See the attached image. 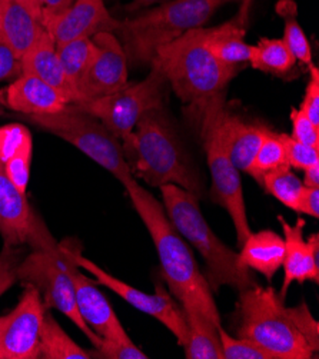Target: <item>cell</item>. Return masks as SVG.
<instances>
[{"instance_id":"obj_40","label":"cell","mask_w":319,"mask_h":359,"mask_svg":"<svg viewBox=\"0 0 319 359\" xmlns=\"http://www.w3.org/2000/svg\"><path fill=\"white\" fill-rule=\"evenodd\" d=\"M295 212L309 215L312 218H319V188L304 187Z\"/></svg>"},{"instance_id":"obj_24","label":"cell","mask_w":319,"mask_h":359,"mask_svg":"<svg viewBox=\"0 0 319 359\" xmlns=\"http://www.w3.org/2000/svg\"><path fill=\"white\" fill-rule=\"evenodd\" d=\"M243 23L235 18L218 27L206 29V46L219 62L226 66H239L250 62L252 45L243 41Z\"/></svg>"},{"instance_id":"obj_36","label":"cell","mask_w":319,"mask_h":359,"mask_svg":"<svg viewBox=\"0 0 319 359\" xmlns=\"http://www.w3.org/2000/svg\"><path fill=\"white\" fill-rule=\"evenodd\" d=\"M23 250L19 246L4 243L0 250V297L18 280V266L22 262Z\"/></svg>"},{"instance_id":"obj_47","label":"cell","mask_w":319,"mask_h":359,"mask_svg":"<svg viewBox=\"0 0 319 359\" xmlns=\"http://www.w3.org/2000/svg\"><path fill=\"white\" fill-rule=\"evenodd\" d=\"M4 114H5V111H4V106H2V103H0V116H4Z\"/></svg>"},{"instance_id":"obj_19","label":"cell","mask_w":319,"mask_h":359,"mask_svg":"<svg viewBox=\"0 0 319 359\" xmlns=\"http://www.w3.org/2000/svg\"><path fill=\"white\" fill-rule=\"evenodd\" d=\"M0 103L26 116L56 114L70 104L55 88L27 74H22L0 92Z\"/></svg>"},{"instance_id":"obj_26","label":"cell","mask_w":319,"mask_h":359,"mask_svg":"<svg viewBox=\"0 0 319 359\" xmlns=\"http://www.w3.org/2000/svg\"><path fill=\"white\" fill-rule=\"evenodd\" d=\"M297 59L291 53L290 48L282 39H259L258 45L252 46V55L250 63L257 70L265 74L283 75L290 72Z\"/></svg>"},{"instance_id":"obj_14","label":"cell","mask_w":319,"mask_h":359,"mask_svg":"<svg viewBox=\"0 0 319 359\" xmlns=\"http://www.w3.org/2000/svg\"><path fill=\"white\" fill-rule=\"evenodd\" d=\"M92 39L97 50L76 86V103L112 95L128 85V59L121 41L112 32H99Z\"/></svg>"},{"instance_id":"obj_45","label":"cell","mask_w":319,"mask_h":359,"mask_svg":"<svg viewBox=\"0 0 319 359\" xmlns=\"http://www.w3.org/2000/svg\"><path fill=\"white\" fill-rule=\"evenodd\" d=\"M22 5H25L30 12L36 15L42 20V6H41V0H18Z\"/></svg>"},{"instance_id":"obj_44","label":"cell","mask_w":319,"mask_h":359,"mask_svg":"<svg viewBox=\"0 0 319 359\" xmlns=\"http://www.w3.org/2000/svg\"><path fill=\"white\" fill-rule=\"evenodd\" d=\"M165 2H169V0H132V4L126 8V11L129 13H135V12H139L140 9H145L154 5H161Z\"/></svg>"},{"instance_id":"obj_7","label":"cell","mask_w":319,"mask_h":359,"mask_svg":"<svg viewBox=\"0 0 319 359\" xmlns=\"http://www.w3.org/2000/svg\"><path fill=\"white\" fill-rule=\"evenodd\" d=\"M228 112L225 93L212 99L199 116L201 136L212 179L210 199L226 209L236 231L238 245L242 246L251 235V226L247 222L240 172L228 154Z\"/></svg>"},{"instance_id":"obj_41","label":"cell","mask_w":319,"mask_h":359,"mask_svg":"<svg viewBox=\"0 0 319 359\" xmlns=\"http://www.w3.org/2000/svg\"><path fill=\"white\" fill-rule=\"evenodd\" d=\"M20 72V59L0 42V82L13 78Z\"/></svg>"},{"instance_id":"obj_31","label":"cell","mask_w":319,"mask_h":359,"mask_svg":"<svg viewBox=\"0 0 319 359\" xmlns=\"http://www.w3.org/2000/svg\"><path fill=\"white\" fill-rule=\"evenodd\" d=\"M224 359H273V356L245 338L231 337L221 325L218 327Z\"/></svg>"},{"instance_id":"obj_30","label":"cell","mask_w":319,"mask_h":359,"mask_svg":"<svg viewBox=\"0 0 319 359\" xmlns=\"http://www.w3.org/2000/svg\"><path fill=\"white\" fill-rule=\"evenodd\" d=\"M283 166H290V165L287 161L285 149H283V145H282L280 136L279 133L268 129L262 140V145L247 175L252 176L258 184H261V179L265 173Z\"/></svg>"},{"instance_id":"obj_23","label":"cell","mask_w":319,"mask_h":359,"mask_svg":"<svg viewBox=\"0 0 319 359\" xmlns=\"http://www.w3.org/2000/svg\"><path fill=\"white\" fill-rule=\"evenodd\" d=\"M228 154L231 162L239 172L247 173L268 132L266 126L246 123L236 115L228 112Z\"/></svg>"},{"instance_id":"obj_13","label":"cell","mask_w":319,"mask_h":359,"mask_svg":"<svg viewBox=\"0 0 319 359\" xmlns=\"http://www.w3.org/2000/svg\"><path fill=\"white\" fill-rule=\"evenodd\" d=\"M0 235L12 246L29 245L33 249H53L52 236L39 215L32 209L26 195L18 191L0 162Z\"/></svg>"},{"instance_id":"obj_12","label":"cell","mask_w":319,"mask_h":359,"mask_svg":"<svg viewBox=\"0 0 319 359\" xmlns=\"http://www.w3.org/2000/svg\"><path fill=\"white\" fill-rule=\"evenodd\" d=\"M46 306L39 291L25 283L18 305L0 316V359H38Z\"/></svg>"},{"instance_id":"obj_34","label":"cell","mask_w":319,"mask_h":359,"mask_svg":"<svg viewBox=\"0 0 319 359\" xmlns=\"http://www.w3.org/2000/svg\"><path fill=\"white\" fill-rule=\"evenodd\" d=\"M288 316L294 322L295 328L301 332V335L306 339L311 349L316 353L319 349V324L312 316L308 305L305 302L297 306H287Z\"/></svg>"},{"instance_id":"obj_46","label":"cell","mask_w":319,"mask_h":359,"mask_svg":"<svg viewBox=\"0 0 319 359\" xmlns=\"http://www.w3.org/2000/svg\"><path fill=\"white\" fill-rule=\"evenodd\" d=\"M251 2L252 0H242V8H240V12H239V16L238 19L245 25L246 23V18H247V13H250V8H251Z\"/></svg>"},{"instance_id":"obj_18","label":"cell","mask_w":319,"mask_h":359,"mask_svg":"<svg viewBox=\"0 0 319 359\" xmlns=\"http://www.w3.org/2000/svg\"><path fill=\"white\" fill-rule=\"evenodd\" d=\"M188 325L186 359H224L218 327L221 318L210 313L196 294H186L181 299Z\"/></svg>"},{"instance_id":"obj_11","label":"cell","mask_w":319,"mask_h":359,"mask_svg":"<svg viewBox=\"0 0 319 359\" xmlns=\"http://www.w3.org/2000/svg\"><path fill=\"white\" fill-rule=\"evenodd\" d=\"M70 257H72L74 262L88 271L100 285L109 288L115 294H118L122 299H125L129 305L136 308L137 311L151 315L152 318L158 319L161 324H163L178 341L181 346H185L188 342V325L186 319L184 315L182 308L176 302L165 288L161 285L156 286L155 294H147L142 292L132 285L118 279L116 276L111 275L102 269L99 265L92 262L90 259L82 257L79 246H74V242H70Z\"/></svg>"},{"instance_id":"obj_37","label":"cell","mask_w":319,"mask_h":359,"mask_svg":"<svg viewBox=\"0 0 319 359\" xmlns=\"http://www.w3.org/2000/svg\"><path fill=\"white\" fill-rule=\"evenodd\" d=\"M32 149L33 145L26 147L22 149L18 155H15L12 159H9L4 168L8 175V177L12 181V184L18 188L19 192L26 195L29 177H30V162H32Z\"/></svg>"},{"instance_id":"obj_32","label":"cell","mask_w":319,"mask_h":359,"mask_svg":"<svg viewBox=\"0 0 319 359\" xmlns=\"http://www.w3.org/2000/svg\"><path fill=\"white\" fill-rule=\"evenodd\" d=\"M33 145L29 129L20 123H11L0 128V162L5 165L26 147Z\"/></svg>"},{"instance_id":"obj_25","label":"cell","mask_w":319,"mask_h":359,"mask_svg":"<svg viewBox=\"0 0 319 359\" xmlns=\"http://www.w3.org/2000/svg\"><path fill=\"white\" fill-rule=\"evenodd\" d=\"M39 358L45 359H90V352L70 338L50 312L45 313L41 328Z\"/></svg>"},{"instance_id":"obj_6","label":"cell","mask_w":319,"mask_h":359,"mask_svg":"<svg viewBox=\"0 0 319 359\" xmlns=\"http://www.w3.org/2000/svg\"><path fill=\"white\" fill-rule=\"evenodd\" d=\"M239 338L250 339L273 359H311L315 352L288 316L283 298L271 286H250L239 294Z\"/></svg>"},{"instance_id":"obj_22","label":"cell","mask_w":319,"mask_h":359,"mask_svg":"<svg viewBox=\"0 0 319 359\" xmlns=\"http://www.w3.org/2000/svg\"><path fill=\"white\" fill-rule=\"evenodd\" d=\"M240 248V264L247 269L262 273L268 280L282 268L285 258V239L271 229L251 232Z\"/></svg>"},{"instance_id":"obj_28","label":"cell","mask_w":319,"mask_h":359,"mask_svg":"<svg viewBox=\"0 0 319 359\" xmlns=\"http://www.w3.org/2000/svg\"><path fill=\"white\" fill-rule=\"evenodd\" d=\"M276 13L283 19L282 41L287 43L297 60L304 65H312V49L304 29L298 22V8L294 0H279L276 4Z\"/></svg>"},{"instance_id":"obj_1","label":"cell","mask_w":319,"mask_h":359,"mask_svg":"<svg viewBox=\"0 0 319 359\" xmlns=\"http://www.w3.org/2000/svg\"><path fill=\"white\" fill-rule=\"evenodd\" d=\"M151 65L196 116H201L212 99L224 93L239 72V66H226L210 53L206 27L192 29L159 48Z\"/></svg>"},{"instance_id":"obj_27","label":"cell","mask_w":319,"mask_h":359,"mask_svg":"<svg viewBox=\"0 0 319 359\" xmlns=\"http://www.w3.org/2000/svg\"><path fill=\"white\" fill-rule=\"evenodd\" d=\"M59 60L65 70V75L76 90L79 81L82 79L88 66L96 55V45L92 38L75 39L56 46ZM78 93V90H76Z\"/></svg>"},{"instance_id":"obj_29","label":"cell","mask_w":319,"mask_h":359,"mask_svg":"<svg viewBox=\"0 0 319 359\" xmlns=\"http://www.w3.org/2000/svg\"><path fill=\"white\" fill-rule=\"evenodd\" d=\"M259 185L264 187L269 195L292 210H295L301 192L305 187L301 179L291 170V166H283L265 173Z\"/></svg>"},{"instance_id":"obj_17","label":"cell","mask_w":319,"mask_h":359,"mask_svg":"<svg viewBox=\"0 0 319 359\" xmlns=\"http://www.w3.org/2000/svg\"><path fill=\"white\" fill-rule=\"evenodd\" d=\"M285 235V258H283V282L280 298H285L292 282L304 283L305 280L319 282V235L312 233L308 241L304 239L305 221L298 219L295 226H291L282 215L278 217Z\"/></svg>"},{"instance_id":"obj_20","label":"cell","mask_w":319,"mask_h":359,"mask_svg":"<svg viewBox=\"0 0 319 359\" xmlns=\"http://www.w3.org/2000/svg\"><path fill=\"white\" fill-rule=\"evenodd\" d=\"M46 32L42 20L18 0H0V42L22 59Z\"/></svg>"},{"instance_id":"obj_3","label":"cell","mask_w":319,"mask_h":359,"mask_svg":"<svg viewBox=\"0 0 319 359\" xmlns=\"http://www.w3.org/2000/svg\"><path fill=\"white\" fill-rule=\"evenodd\" d=\"M122 185L155 243L162 276L173 297L181 301L186 294H196L210 313L221 318L196 259L179 232L170 224L165 208L154 195L136 182L135 176Z\"/></svg>"},{"instance_id":"obj_8","label":"cell","mask_w":319,"mask_h":359,"mask_svg":"<svg viewBox=\"0 0 319 359\" xmlns=\"http://www.w3.org/2000/svg\"><path fill=\"white\" fill-rule=\"evenodd\" d=\"M27 121L72 143L82 154L112 173L121 184L133 177L123 148L104 125L76 104L50 115H29Z\"/></svg>"},{"instance_id":"obj_42","label":"cell","mask_w":319,"mask_h":359,"mask_svg":"<svg viewBox=\"0 0 319 359\" xmlns=\"http://www.w3.org/2000/svg\"><path fill=\"white\" fill-rule=\"evenodd\" d=\"M75 0H41L42 6V23L45 25L50 19L62 15L70 6L74 5Z\"/></svg>"},{"instance_id":"obj_21","label":"cell","mask_w":319,"mask_h":359,"mask_svg":"<svg viewBox=\"0 0 319 359\" xmlns=\"http://www.w3.org/2000/svg\"><path fill=\"white\" fill-rule=\"evenodd\" d=\"M20 74L33 75L46 82L60 92L69 103L78 102V93L65 75L56 45L48 32H45L41 39L20 59Z\"/></svg>"},{"instance_id":"obj_4","label":"cell","mask_w":319,"mask_h":359,"mask_svg":"<svg viewBox=\"0 0 319 359\" xmlns=\"http://www.w3.org/2000/svg\"><path fill=\"white\" fill-rule=\"evenodd\" d=\"M163 208L173 228L192 243L206 265V282L212 292L222 286L243 291L255 285L251 269L239 261V254L226 246L208 225L199 208V198L175 185L161 187Z\"/></svg>"},{"instance_id":"obj_35","label":"cell","mask_w":319,"mask_h":359,"mask_svg":"<svg viewBox=\"0 0 319 359\" xmlns=\"http://www.w3.org/2000/svg\"><path fill=\"white\" fill-rule=\"evenodd\" d=\"M92 358L104 359H148V355L137 348L132 339H102L96 351L90 352Z\"/></svg>"},{"instance_id":"obj_39","label":"cell","mask_w":319,"mask_h":359,"mask_svg":"<svg viewBox=\"0 0 319 359\" xmlns=\"http://www.w3.org/2000/svg\"><path fill=\"white\" fill-rule=\"evenodd\" d=\"M291 122H292V135L295 140L305 143V145L319 148V129L312 125V122L305 116L301 109H291Z\"/></svg>"},{"instance_id":"obj_38","label":"cell","mask_w":319,"mask_h":359,"mask_svg":"<svg viewBox=\"0 0 319 359\" xmlns=\"http://www.w3.org/2000/svg\"><path fill=\"white\" fill-rule=\"evenodd\" d=\"M309 67L311 79L305 89V96L299 109L312 122V125L319 129V70L313 65H311Z\"/></svg>"},{"instance_id":"obj_2","label":"cell","mask_w":319,"mask_h":359,"mask_svg":"<svg viewBox=\"0 0 319 359\" xmlns=\"http://www.w3.org/2000/svg\"><path fill=\"white\" fill-rule=\"evenodd\" d=\"M126 145L133 154L132 173L148 185H175L196 198L205 195L201 175L162 109L151 111L142 118Z\"/></svg>"},{"instance_id":"obj_10","label":"cell","mask_w":319,"mask_h":359,"mask_svg":"<svg viewBox=\"0 0 319 359\" xmlns=\"http://www.w3.org/2000/svg\"><path fill=\"white\" fill-rule=\"evenodd\" d=\"M165 85L166 79L158 69L152 67L144 81L128 83L112 95L76 104L100 121L116 139L126 142L142 118L151 111L162 109Z\"/></svg>"},{"instance_id":"obj_5","label":"cell","mask_w":319,"mask_h":359,"mask_svg":"<svg viewBox=\"0 0 319 359\" xmlns=\"http://www.w3.org/2000/svg\"><path fill=\"white\" fill-rule=\"evenodd\" d=\"M228 0H169L156 8L119 22L115 30L128 62L151 63L159 48L203 27Z\"/></svg>"},{"instance_id":"obj_16","label":"cell","mask_w":319,"mask_h":359,"mask_svg":"<svg viewBox=\"0 0 319 359\" xmlns=\"http://www.w3.org/2000/svg\"><path fill=\"white\" fill-rule=\"evenodd\" d=\"M69 271L75 285L76 306L86 325L102 339H129L112 305L99 291V282L83 275L74 259Z\"/></svg>"},{"instance_id":"obj_15","label":"cell","mask_w":319,"mask_h":359,"mask_svg":"<svg viewBox=\"0 0 319 359\" xmlns=\"http://www.w3.org/2000/svg\"><path fill=\"white\" fill-rule=\"evenodd\" d=\"M43 26L57 46L75 39L92 38L99 32L114 33L119 20L112 18L103 0H75L66 12Z\"/></svg>"},{"instance_id":"obj_43","label":"cell","mask_w":319,"mask_h":359,"mask_svg":"<svg viewBox=\"0 0 319 359\" xmlns=\"http://www.w3.org/2000/svg\"><path fill=\"white\" fill-rule=\"evenodd\" d=\"M304 176V185L309 188H319V163L308 168Z\"/></svg>"},{"instance_id":"obj_33","label":"cell","mask_w":319,"mask_h":359,"mask_svg":"<svg viewBox=\"0 0 319 359\" xmlns=\"http://www.w3.org/2000/svg\"><path fill=\"white\" fill-rule=\"evenodd\" d=\"M279 136L290 166L306 170L308 168L319 163V148L305 145V143H301L288 135L279 133Z\"/></svg>"},{"instance_id":"obj_9","label":"cell","mask_w":319,"mask_h":359,"mask_svg":"<svg viewBox=\"0 0 319 359\" xmlns=\"http://www.w3.org/2000/svg\"><path fill=\"white\" fill-rule=\"evenodd\" d=\"M70 241L59 242L53 249H33L18 266V279L32 285L42 297L46 308H53L67 316L96 348L102 338L82 319L75 298V285L70 276Z\"/></svg>"}]
</instances>
